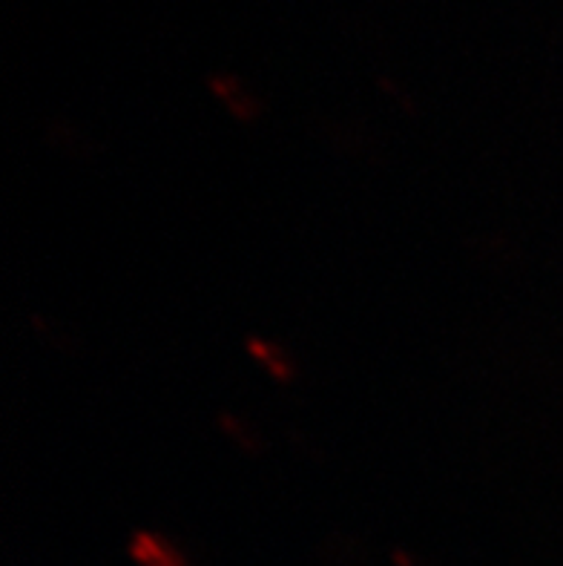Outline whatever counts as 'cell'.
<instances>
[{
    "label": "cell",
    "mask_w": 563,
    "mask_h": 566,
    "mask_svg": "<svg viewBox=\"0 0 563 566\" xmlns=\"http://www.w3.org/2000/svg\"><path fill=\"white\" fill-rule=\"evenodd\" d=\"M322 138L329 142L331 150L357 158V161H374L379 150H383L372 129L365 127V124L351 122V118H329V122H322Z\"/></svg>",
    "instance_id": "6da1fadb"
},
{
    "label": "cell",
    "mask_w": 563,
    "mask_h": 566,
    "mask_svg": "<svg viewBox=\"0 0 563 566\" xmlns=\"http://www.w3.org/2000/svg\"><path fill=\"white\" fill-rule=\"evenodd\" d=\"M471 256L478 259L480 265L494 268V271H512L521 262V248L509 233L503 230H478L466 239Z\"/></svg>",
    "instance_id": "277c9868"
},
{
    "label": "cell",
    "mask_w": 563,
    "mask_h": 566,
    "mask_svg": "<svg viewBox=\"0 0 563 566\" xmlns=\"http://www.w3.org/2000/svg\"><path fill=\"white\" fill-rule=\"evenodd\" d=\"M29 323H32V331H35V334L43 339V343L50 345L52 352H55V354H70V357H75V339H72V334L64 328V325L55 323L52 316L38 314V311L32 316H29Z\"/></svg>",
    "instance_id": "ba28073f"
},
{
    "label": "cell",
    "mask_w": 563,
    "mask_h": 566,
    "mask_svg": "<svg viewBox=\"0 0 563 566\" xmlns=\"http://www.w3.org/2000/svg\"><path fill=\"white\" fill-rule=\"evenodd\" d=\"M219 429L230 438V443L244 454H262L264 452V438L259 434L257 426H250L244 417L233 415V411H221L219 415Z\"/></svg>",
    "instance_id": "8992f818"
},
{
    "label": "cell",
    "mask_w": 563,
    "mask_h": 566,
    "mask_svg": "<svg viewBox=\"0 0 563 566\" xmlns=\"http://www.w3.org/2000/svg\"><path fill=\"white\" fill-rule=\"evenodd\" d=\"M248 352H250V357L257 359L259 366L268 368V374H271L273 380H279V382L293 380L296 366H293V359L288 357V354L282 352L277 343H271V339H262V337H250Z\"/></svg>",
    "instance_id": "5b68a950"
},
{
    "label": "cell",
    "mask_w": 563,
    "mask_h": 566,
    "mask_svg": "<svg viewBox=\"0 0 563 566\" xmlns=\"http://www.w3.org/2000/svg\"><path fill=\"white\" fill-rule=\"evenodd\" d=\"M207 90L225 104V109L233 115L236 122L250 124L262 115V98L233 72H210L207 75Z\"/></svg>",
    "instance_id": "7a4b0ae2"
},
{
    "label": "cell",
    "mask_w": 563,
    "mask_h": 566,
    "mask_svg": "<svg viewBox=\"0 0 563 566\" xmlns=\"http://www.w3.org/2000/svg\"><path fill=\"white\" fill-rule=\"evenodd\" d=\"M133 553L147 566H181L176 549L165 538L150 535V532H138L136 538H133Z\"/></svg>",
    "instance_id": "52a82bcc"
},
{
    "label": "cell",
    "mask_w": 563,
    "mask_h": 566,
    "mask_svg": "<svg viewBox=\"0 0 563 566\" xmlns=\"http://www.w3.org/2000/svg\"><path fill=\"white\" fill-rule=\"evenodd\" d=\"M43 138L50 144L58 156L70 158V161H93L101 153L98 138L84 129L81 124L70 122V118H52L43 129Z\"/></svg>",
    "instance_id": "3957f363"
},
{
    "label": "cell",
    "mask_w": 563,
    "mask_h": 566,
    "mask_svg": "<svg viewBox=\"0 0 563 566\" xmlns=\"http://www.w3.org/2000/svg\"><path fill=\"white\" fill-rule=\"evenodd\" d=\"M377 84H379V90H383V93L388 95V98H394V104H397V107L403 109V113L414 115V109H417V104H414L411 95L403 93V90H399L397 81H394V78H385V75H379Z\"/></svg>",
    "instance_id": "9c48e42d"
}]
</instances>
